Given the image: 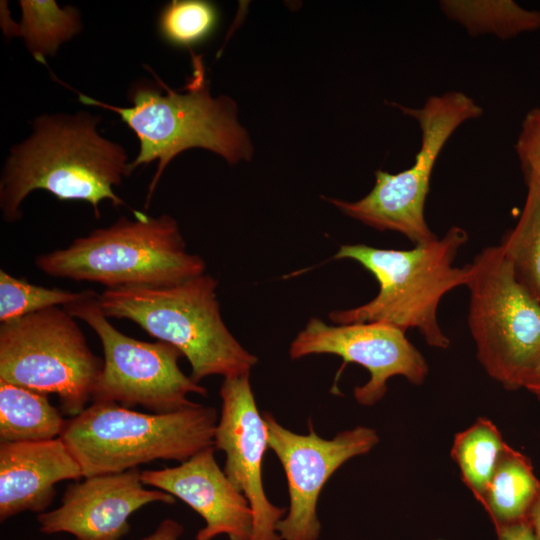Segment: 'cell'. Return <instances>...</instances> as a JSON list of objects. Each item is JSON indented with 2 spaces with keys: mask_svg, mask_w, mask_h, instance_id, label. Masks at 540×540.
<instances>
[{
  "mask_svg": "<svg viewBox=\"0 0 540 540\" xmlns=\"http://www.w3.org/2000/svg\"><path fill=\"white\" fill-rule=\"evenodd\" d=\"M99 121L87 111L34 120L32 134L10 149L2 171L0 208L6 222L21 218L22 202L34 190L86 201L96 218L104 200L126 206L114 187L132 173L130 162L121 145L98 133Z\"/></svg>",
  "mask_w": 540,
  "mask_h": 540,
  "instance_id": "obj_1",
  "label": "cell"
},
{
  "mask_svg": "<svg viewBox=\"0 0 540 540\" xmlns=\"http://www.w3.org/2000/svg\"><path fill=\"white\" fill-rule=\"evenodd\" d=\"M191 54L193 73L183 92L171 89L156 75V84L139 81L132 86L129 107L106 104L78 92L81 103L118 113L136 134L139 153L130 162L132 172L158 161L145 208L169 162L187 149L210 150L230 164L248 160L252 155L248 135L237 120L235 102L223 95L211 96L201 56Z\"/></svg>",
  "mask_w": 540,
  "mask_h": 540,
  "instance_id": "obj_2",
  "label": "cell"
},
{
  "mask_svg": "<svg viewBox=\"0 0 540 540\" xmlns=\"http://www.w3.org/2000/svg\"><path fill=\"white\" fill-rule=\"evenodd\" d=\"M468 239L465 229L452 226L442 237L408 250L340 246L333 258L361 264L375 277L379 291L358 307L331 311L329 319L335 324L376 322L405 332L416 329L429 346L448 349L451 340L439 324L438 307L448 292L469 280V263L454 264Z\"/></svg>",
  "mask_w": 540,
  "mask_h": 540,
  "instance_id": "obj_3",
  "label": "cell"
},
{
  "mask_svg": "<svg viewBox=\"0 0 540 540\" xmlns=\"http://www.w3.org/2000/svg\"><path fill=\"white\" fill-rule=\"evenodd\" d=\"M216 288V279L204 273L171 286L105 289L98 302L107 317L131 320L177 348L197 383L212 375L250 374L258 359L224 323Z\"/></svg>",
  "mask_w": 540,
  "mask_h": 540,
  "instance_id": "obj_4",
  "label": "cell"
},
{
  "mask_svg": "<svg viewBox=\"0 0 540 540\" xmlns=\"http://www.w3.org/2000/svg\"><path fill=\"white\" fill-rule=\"evenodd\" d=\"M36 267L54 277L100 283L106 289L171 286L205 273V261L187 251L176 220L135 211L76 238L67 248L42 253Z\"/></svg>",
  "mask_w": 540,
  "mask_h": 540,
  "instance_id": "obj_5",
  "label": "cell"
},
{
  "mask_svg": "<svg viewBox=\"0 0 540 540\" xmlns=\"http://www.w3.org/2000/svg\"><path fill=\"white\" fill-rule=\"evenodd\" d=\"M214 407L198 403L170 413H142L112 402H93L66 420L60 436L83 477L121 473L152 461H187L214 446Z\"/></svg>",
  "mask_w": 540,
  "mask_h": 540,
  "instance_id": "obj_6",
  "label": "cell"
},
{
  "mask_svg": "<svg viewBox=\"0 0 540 540\" xmlns=\"http://www.w3.org/2000/svg\"><path fill=\"white\" fill-rule=\"evenodd\" d=\"M468 327L476 357L508 391L524 388L540 360V303L518 282L500 245L469 263Z\"/></svg>",
  "mask_w": 540,
  "mask_h": 540,
  "instance_id": "obj_7",
  "label": "cell"
},
{
  "mask_svg": "<svg viewBox=\"0 0 540 540\" xmlns=\"http://www.w3.org/2000/svg\"><path fill=\"white\" fill-rule=\"evenodd\" d=\"M392 104L419 125L421 142L413 165L398 173L377 170L373 188L357 201L326 200L371 228L400 233L414 245L426 244L438 237L425 218L436 160L452 134L463 123L481 117L483 108L461 91L430 96L418 108Z\"/></svg>",
  "mask_w": 540,
  "mask_h": 540,
  "instance_id": "obj_8",
  "label": "cell"
},
{
  "mask_svg": "<svg viewBox=\"0 0 540 540\" xmlns=\"http://www.w3.org/2000/svg\"><path fill=\"white\" fill-rule=\"evenodd\" d=\"M103 360L95 355L64 307H51L0 325V380L56 394L66 415L92 397Z\"/></svg>",
  "mask_w": 540,
  "mask_h": 540,
  "instance_id": "obj_9",
  "label": "cell"
},
{
  "mask_svg": "<svg viewBox=\"0 0 540 540\" xmlns=\"http://www.w3.org/2000/svg\"><path fill=\"white\" fill-rule=\"evenodd\" d=\"M98 293L64 306L98 336L104 353L103 367L92 391L93 402H112L127 408L141 406L153 413L175 412L195 404L188 395H207V389L184 374L173 345L129 337L107 319Z\"/></svg>",
  "mask_w": 540,
  "mask_h": 540,
  "instance_id": "obj_10",
  "label": "cell"
},
{
  "mask_svg": "<svg viewBox=\"0 0 540 540\" xmlns=\"http://www.w3.org/2000/svg\"><path fill=\"white\" fill-rule=\"evenodd\" d=\"M262 415L268 448L284 469L290 500L276 530L282 540H317L321 531L317 503L322 488L345 462L369 453L379 436L373 428L357 426L324 439L311 424L310 432L302 435L282 426L271 413Z\"/></svg>",
  "mask_w": 540,
  "mask_h": 540,
  "instance_id": "obj_11",
  "label": "cell"
},
{
  "mask_svg": "<svg viewBox=\"0 0 540 540\" xmlns=\"http://www.w3.org/2000/svg\"><path fill=\"white\" fill-rule=\"evenodd\" d=\"M292 359L312 354H333L346 363L368 370L369 380L354 388L355 400L372 406L387 392V381L404 377L413 385H422L429 372L421 352L409 341L406 332L376 322L329 325L312 317L290 344Z\"/></svg>",
  "mask_w": 540,
  "mask_h": 540,
  "instance_id": "obj_12",
  "label": "cell"
},
{
  "mask_svg": "<svg viewBox=\"0 0 540 540\" xmlns=\"http://www.w3.org/2000/svg\"><path fill=\"white\" fill-rule=\"evenodd\" d=\"M221 415L214 446L226 456L224 472L248 500L253 527L250 540H282L276 530L286 509L270 502L264 490L262 465L268 448L267 429L249 381V374L224 378Z\"/></svg>",
  "mask_w": 540,
  "mask_h": 540,
  "instance_id": "obj_13",
  "label": "cell"
},
{
  "mask_svg": "<svg viewBox=\"0 0 540 540\" xmlns=\"http://www.w3.org/2000/svg\"><path fill=\"white\" fill-rule=\"evenodd\" d=\"M144 486L138 468L84 477L67 486L59 507L37 515L39 530L68 533L77 540H120L138 509L155 502L175 503L173 495Z\"/></svg>",
  "mask_w": 540,
  "mask_h": 540,
  "instance_id": "obj_14",
  "label": "cell"
},
{
  "mask_svg": "<svg viewBox=\"0 0 540 540\" xmlns=\"http://www.w3.org/2000/svg\"><path fill=\"white\" fill-rule=\"evenodd\" d=\"M214 450L206 448L175 467L142 471L141 480L179 498L203 518L205 525L195 540H212L222 534L230 540H250V504L221 470Z\"/></svg>",
  "mask_w": 540,
  "mask_h": 540,
  "instance_id": "obj_15",
  "label": "cell"
},
{
  "mask_svg": "<svg viewBox=\"0 0 540 540\" xmlns=\"http://www.w3.org/2000/svg\"><path fill=\"white\" fill-rule=\"evenodd\" d=\"M83 477L64 441L0 443V521L23 512L43 513L52 503L55 485Z\"/></svg>",
  "mask_w": 540,
  "mask_h": 540,
  "instance_id": "obj_16",
  "label": "cell"
},
{
  "mask_svg": "<svg viewBox=\"0 0 540 540\" xmlns=\"http://www.w3.org/2000/svg\"><path fill=\"white\" fill-rule=\"evenodd\" d=\"M539 491L530 459L507 444L481 505L497 528L528 519Z\"/></svg>",
  "mask_w": 540,
  "mask_h": 540,
  "instance_id": "obj_17",
  "label": "cell"
},
{
  "mask_svg": "<svg viewBox=\"0 0 540 540\" xmlns=\"http://www.w3.org/2000/svg\"><path fill=\"white\" fill-rule=\"evenodd\" d=\"M19 6L20 23L9 17L8 10L1 13L3 32L7 37H22L35 60L43 64L82 29L80 13L73 6L60 8L54 0H21Z\"/></svg>",
  "mask_w": 540,
  "mask_h": 540,
  "instance_id": "obj_18",
  "label": "cell"
},
{
  "mask_svg": "<svg viewBox=\"0 0 540 540\" xmlns=\"http://www.w3.org/2000/svg\"><path fill=\"white\" fill-rule=\"evenodd\" d=\"M66 420L47 394L0 380V441L31 442L61 436Z\"/></svg>",
  "mask_w": 540,
  "mask_h": 540,
  "instance_id": "obj_19",
  "label": "cell"
},
{
  "mask_svg": "<svg viewBox=\"0 0 540 540\" xmlns=\"http://www.w3.org/2000/svg\"><path fill=\"white\" fill-rule=\"evenodd\" d=\"M439 8L472 36L493 35L507 40L540 29V11L513 0H441Z\"/></svg>",
  "mask_w": 540,
  "mask_h": 540,
  "instance_id": "obj_20",
  "label": "cell"
},
{
  "mask_svg": "<svg viewBox=\"0 0 540 540\" xmlns=\"http://www.w3.org/2000/svg\"><path fill=\"white\" fill-rule=\"evenodd\" d=\"M506 445L497 426L486 417H479L454 436L451 457L463 483L480 504Z\"/></svg>",
  "mask_w": 540,
  "mask_h": 540,
  "instance_id": "obj_21",
  "label": "cell"
},
{
  "mask_svg": "<svg viewBox=\"0 0 540 540\" xmlns=\"http://www.w3.org/2000/svg\"><path fill=\"white\" fill-rule=\"evenodd\" d=\"M526 186L521 214L499 245L518 282L540 303V181Z\"/></svg>",
  "mask_w": 540,
  "mask_h": 540,
  "instance_id": "obj_22",
  "label": "cell"
},
{
  "mask_svg": "<svg viewBox=\"0 0 540 540\" xmlns=\"http://www.w3.org/2000/svg\"><path fill=\"white\" fill-rule=\"evenodd\" d=\"M97 293L46 288L0 270V322L5 323L47 308L63 307Z\"/></svg>",
  "mask_w": 540,
  "mask_h": 540,
  "instance_id": "obj_23",
  "label": "cell"
},
{
  "mask_svg": "<svg viewBox=\"0 0 540 540\" xmlns=\"http://www.w3.org/2000/svg\"><path fill=\"white\" fill-rule=\"evenodd\" d=\"M218 21L216 7L203 0H173L161 11L158 29L174 46L190 47L211 35Z\"/></svg>",
  "mask_w": 540,
  "mask_h": 540,
  "instance_id": "obj_24",
  "label": "cell"
},
{
  "mask_svg": "<svg viewBox=\"0 0 540 540\" xmlns=\"http://www.w3.org/2000/svg\"><path fill=\"white\" fill-rule=\"evenodd\" d=\"M525 182L540 181V106L527 112L515 143Z\"/></svg>",
  "mask_w": 540,
  "mask_h": 540,
  "instance_id": "obj_25",
  "label": "cell"
},
{
  "mask_svg": "<svg viewBox=\"0 0 540 540\" xmlns=\"http://www.w3.org/2000/svg\"><path fill=\"white\" fill-rule=\"evenodd\" d=\"M498 540H536L528 519L495 528Z\"/></svg>",
  "mask_w": 540,
  "mask_h": 540,
  "instance_id": "obj_26",
  "label": "cell"
},
{
  "mask_svg": "<svg viewBox=\"0 0 540 540\" xmlns=\"http://www.w3.org/2000/svg\"><path fill=\"white\" fill-rule=\"evenodd\" d=\"M183 531L184 527L182 524L174 519L167 518L151 534L141 540H179Z\"/></svg>",
  "mask_w": 540,
  "mask_h": 540,
  "instance_id": "obj_27",
  "label": "cell"
},
{
  "mask_svg": "<svg viewBox=\"0 0 540 540\" xmlns=\"http://www.w3.org/2000/svg\"><path fill=\"white\" fill-rule=\"evenodd\" d=\"M524 388L540 401V360L527 377Z\"/></svg>",
  "mask_w": 540,
  "mask_h": 540,
  "instance_id": "obj_28",
  "label": "cell"
},
{
  "mask_svg": "<svg viewBox=\"0 0 540 540\" xmlns=\"http://www.w3.org/2000/svg\"><path fill=\"white\" fill-rule=\"evenodd\" d=\"M528 520L532 526L536 540H540V491L529 512Z\"/></svg>",
  "mask_w": 540,
  "mask_h": 540,
  "instance_id": "obj_29",
  "label": "cell"
}]
</instances>
